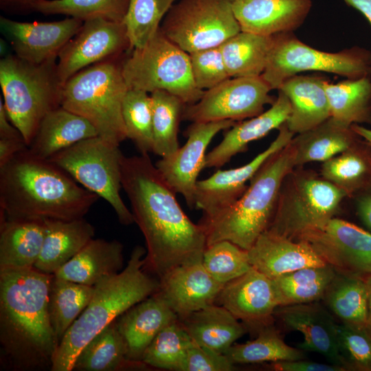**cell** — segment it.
I'll list each match as a JSON object with an SVG mask.
<instances>
[{
  "label": "cell",
  "mask_w": 371,
  "mask_h": 371,
  "mask_svg": "<svg viewBox=\"0 0 371 371\" xmlns=\"http://www.w3.org/2000/svg\"><path fill=\"white\" fill-rule=\"evenodd\" d=\"M122 184L145 240L146 271L159 280L178 265L203 259L204 227L184 213L148 153L124 157Z\"/></svg>",
  "instance_id": "6da1fadb"
},
{
  "label": "cell",
  "mask_w": 371,
  "mask_h": 371,
  "mask_svg": "<svg viewBox=\"0 0 371 371\" xmlns=\"http://www.w3.org/2000/svg\"><path fill=\"white\" fill-rule=\"evenodd\" d=\"M52 276L34 267L0 271L1 353L8 368H52L59 345L48 311Z\"/></svg>",
  "instance_id": "7a4b0ae2"
},
{
  "label": "cell",
  "mask_w": 371,
  "mask_h": 371,
  "mask_svg": "<svg viewBox=\"0 0 371 371\" xmlns=\"http://www.w3.org/2000/svg\"><path fill=\"white\" fill-rule=\"evenodd\" d=\"M98 198L28 147L0 167V212L9 218H82Z\"/></svg>",
  "instance_id": "3957f363"
},
{
  "label": "cell",
  "mask_w": 371,
  "mask_h": 371,
  "mask_svg": "<svg viewBox=\"0 0 371 371\" xmlns=\"http://www.w3.org/2000/svg\"><path fill=\"white\" fill-rule=\"evenodd\" d=\"M146 252L143 247L135 246L120 273L94 286L90 302L60 341L52 371L73 370L78 354L93 337L131 307L159 291V279L144 269Z\"/></svg>",
  "instance_id": "277c9868"
},
{
  "label": "cell",
  "mask_w": 371,
  "mask_h": 371,
  "mask_svg": "<svg viewBox=\"0 0 371 371\" xmlns=\"http://www.w3.org/2000/svg\"><path fill=\"white\" fill-rule=\"evenodd\" d=\"M291 142L271 155L249 181L243 194L215 215L203 218L207 246L230 241L249 250L271 221L282 183L294 168Z\"/></svg>",
  "instance_id": "5b68a950"
},
{
  "label": "cell",
  "mask_w": 371,
  "mask_h": 371,
  "mask_svg": "<svg viewBox=\"0 0 371 371\" xmlns=\"http://www.w3.org/2000/svg\"><path fill=\"white\" fill-rule=\"evenodd\" d=\"M0 86L8 117L28 146L45 116L61 106L57 59L34 64L8 54L0 60Z\"/></svg>",
  "instance_id": "8992f818"
},
{
  "label": "cell",
  "mask_w": 371,
  "mask_h": 371,
  "mask_svg": "<svg viewBox=\"0 0 371 371\" xmlns=\"http://www.w3.org/2000/svg\"><path fill=\"white\" fill-rule=\"evenodd\" d=\"M128 90L113 59L87 67L63 85L61 106L85 118L98 135L119 145L127 138L122 107Z\"/></svg>",
  "instance_id": "52a82bcc"
},
{
  "label": "cell",
  "mask_w": 371,
  "mask_h": 371,
  "mask_svg": "<svg viewBox=\"0 0 371 371\" xmlns=\"http://www.w3.org/2000/svg\"><path fill=\"white\" fill-rule=\"evenodd\" d=\"M347 194L314 171L294 168L284 178L266 231L295 240L335 217Z\"/></svg>",
  "instance_id": "ba28073f"
},
{
  "label": "cell",
  "mask_w": 371,
  "mask_h": 371,
  "mask_svg": "<svg viewBox=\"0 0 371 371\" xmlns=\"http://www.w3.org/2000/svg\"><path fill=\"white\" fill-rule=\"evenodd\" d=\"M121 63L128 89L151 93L162 90L179 97L186 104L199 101L204 91L195 85L189 54L161 32L140 48H133Z\"/></svg>",
  "instance_id": "9c48e42d"
},
{
  "label": "cell",
  "mask_w": 371,
  "mask_h": 371,
  "mask_svg": "<svg viewBox=\"0 0 371 371\" xmlns=\"http://www.w3.org/2000/svg\"><path fill=\"white\" fill-rule=\"evenodd\" d=\"M117 145L99 135L85 139L56 153L49 161L76 182L105 200L124 225L134 222L120 194L124 155Z\"/></svg>",
  "instance_id": "30bf717a"
},
{
  "label": "cell",
  "mask_w": 371,
  "mask_h": 371,
  "mask_svg": "<svg viewBox=\"0 0 371 371\" xmlns=\"http://www.w3.org/2000/svg\"><path fill=\"white\" fill-rule=\"evenodd\" d=\"M316 71L355 79L371 76V52L358 46L337 52L316 49L293 32L273 35V43L261 76L271 89L300 72Z\"/></svg>",
  "instance_id": "8fae6325"
},
{
  "label": "cell",
  "mask_w": 371,
  "mask_h": 371,
  "mask_svg": "<svg viewBox=\"0 0 371 371\" xmlns=\"http://www.w3.org/2000/svg\"><path fill=\"white\" fill-rule=\"evenodd\" d=\"M160 30L188 54L219 47L241 31L231 0H179L166 14Z\"/></svg>",
  "instance_id": "7c38bea8"
},
{
  "label": "cell",
  "mask_w": 371,
  "mask_h": 371,
  "mask_svg": "<svg viewBox=\"0 0 371 371\" xmlns=\"http://www.w3.org/2000/svg\"><path fill=\"white\" fill-rule=\"evenodd\" d=\"M271 88L260 76L229 78L204 91L201 99L186 104L182 120L207 122L221 120L242 121L255 117L271 105L276 98Z\"/></svg>",
  "instance_id": "4fadbf2b"
},
{
  "label": "cell",
  "mask_w": 371,
  "mask_h": 371,
  "mask_svg": "<svg viewBox=\"0 0 371 371\" xmlns=\"http://www.w3.org/2000/svg\"><path fill=\"white\" fill-rule=\"evenodd\" d=\"M295 240L307 243L338 271L371 275V232L352 223L333 217Z\"/></svg>",
  "instance_id": "5bb4252c"
},
{
  "label": "cell",
  "mask_w": 371,
  "mask_h": 371,
  "mask_svg": "<svg viewBox=\"0 0 371 371\" xmlns=\"http://www.w3.org/2000/svg\"><path fill=\"white\" fill-rule=\"evenodd\" d=\"M129 49L131 46L123 22L101 18L84 21L58 56L59 79L63 85L80 70L116 58Z\"/></svg>",
  "instance_id": "9a60e30c"
},
{
  "label": "cell",
  "mask_w": 371,
  "mask_h": 371,
  "mask_svg": "<svg viewBox=\"0 0 371 371\" xmlns=\"http://www.w3.org/2000/svg\"><path fill=\"white\" fill-rule=\"evenodd\" d=\"M233 120L192 122L186 131L187 141L168 157L155 165L168 186L183 196L187 205L194 207V195L198 176L205 168L206 150L219 132L236 124Z\"/></svg>",
  "instance_id": "2e32d148"
},
{
  "label": "cell",
  "mask_w": 371,
  "mask_h": 371,
  "mask_svg": "<svg viewBox=\"0 0 371 371\" xmlns=\"http://www.w3.org/2000/svg\"><path fill=\"white\" fill-rule=\"evenodd\" d=\"M276 139L249 163L236 168L218 170L210 177L199 180L194 195V207L211 217L235 202L247 188L249 181L264 163L285 147L295 134L283 124Z\"/></svg>",
  "instance_id": "e0dca14e"
},
{
  "label": "cell",
  "mask_w": 371,
  "mask_h": 371,
  "mask_svg": "<svg viewBox=\"0 0 371 371\" xmlns=\"http://www.w3.org/2000/svg\"><path fill=\"white\" fill-rule=\"evenodd\" d=\"M83 21L67 17L52 22H21L0 16L2 33L19 58L41 64L58 56L65 45L78 32Z\"/></svg>",
  "instance_id": "ac0fdd59"
},
{
  "label": "cell",
  "mask_w": 371,
  "mask_h": 371,
  "mask_svg": "<svg viewBox=\"0 0 371 371\" xmlns=\"http://www.w3.org/2000/svg\"><path fill=\"white\" fill-rule=\"evenodd\" d=\"M216 302L258 330L271 324L280 306L273 280L253 267L224 284Z\"/></svg>",
  "instance_id": "d6986e66"
},
{
  "label": "cell",
  "mask_w": 371,
  "mask_h": 371,
  "mask_svg": "<svg viewBox=\"0 0 371 371\" xmlns=\"http://www.w3.org/2000/svg\"><path fill=\"white\" fill-rule=\"evenodd\" d=\"M159 280L158 292L179 319L215 303L224 286L209 274L203 259L178 265Z\"/></svg>",
  "instance_id": "ffe728a7"
},
{
  "label": "cell",
  "mask_w": 371,
  "mask_h": 371,
  "mask_svg": "<svg viewBox=\"0 0 371 371\" xmlns=\"http://www.w3.org/2000/svg\"><path fill=\"white\" fill-rule=\"evenodd\" d=\"M274 314L286 328L302 334L303 341L297 348L319 353L330 363L343 367L337 341V324L322 304L314 302L280 306Z\"/></svg>",
  "instance_id": "44dd1931"
},
{
  "label": "cell",
  "mask_w": 371,
  "mask_h": 371,
  "mask_svg": "<svg viewBox=\"0 0 371 371\" xmlns=\"http://www.w3.org/2000/svg\"><path fill=\"white\" fill-rule=\"evenodd\" d=\"M241 31L265 36L293 32L307 18L312 0H231Z\"/></svg>",
  "instance_id": "7402d4cb"
},
{
  "label": "cell",
  "mask_w": 371,
  "mask_h": 371,
  "mask_svg": "<svg viewBox=\"0 0 371 371\" xmlns=\"http://www.w3.org/2000/svg\"><path fill=\"white\" fill-rule=\"evenodd\" d=\"M178 319L158 291L125 311L115 324L126 344L127 359L142 362L146 349L158 333Z\"/></svg>",
  "instance_id": "603a6c76"
},
{
  "label": "cell",
  "mask_w": 371,
  "mask_h": 371,
  "mask_svg": "<svg viewBox=\"0 0 371 371\" xmlns=\"http://www.w3.org/2000/svg\"><path fill=\"white\" fill-rule=\"evenodd\" d=\"M291 112L289 98L278 90L270 108L247 120L239 121L225 132L221 142L205 157V168H221L236 155L245 151L248 144L286 123Z\"/></svg>",
  "instance_id": "cb8c5ba5"
},
{
  "label": "cell",
  "mask_w": 371,
  "mask_h": 371,
  "mask_svg": "<svg viewBox=\"0 0 371 371\" xmlns=\"http://www.w3.org/2000/svg\"><path fill=\"white\" fill-rule=\"evenodd\" d=\"M251 267L271 279L286 273L326 263L301 240H292L268 231L248 250Z\"/></svg>",
  "instance_id": "d4e9b609"
},
{
  "label": "cell",
  "mask_w": 371,
  "mask_h": 371,
  "mask_svg": "<svg viewBox=\"0 0 371 371\" xmlns=\"http://www.w3.org/2000/svg\"><path fill=\"white\" fill-rule=\"evenodd\" d=\"M328 79L321 75H295L284 81L280 88L289 100L291 114L286 122L295 135L315 127L330 117L325 90Z\"/></svg>",
  "instance_id": "484cf974"
},
{
  "label": "cell",
  "mask_w": 371,
  "mask_h": 371,
  "mask_svg": "<svg viewBox=\"0 0 371 371\" xmlns=\"http://www.w3.org/2000/svg\"><path fill=\"white\" fill-rule=\"evenodd\" d=\"M122 244L117 240L92 238L54 276L94 286L123 269Z\"/></svg>",
  "instance_id": "4316f807"
},
{
  "label": "cell",
  "mask_w": 371,
  "mask_h": 371,
  "mask_svg": "<svg viewBox=\"0 0 371 371\" xmlns=\"http://www.w3.org/2000/svg\"><path fill=\"white\" fill-rule=\"evenodd\" d=\"M0 213V271L33 268L43 243L45 220L9 218Z\"/></svg>",
  "instance_id": "83f0119b"
},
{
  "label": "cell",
  "mask_w": 371,
  "mask_h": 371,
  "mask_svg": "<svg viewBox=\"0 0 371 371\" xmlns=\"http://www.w3.org/2000/svg\"><path fill=\"white\" fill-rule=\"evenodd\" d=\"M45 234L34 267L54 275L76 255L95 234L93 226L84 218L71 221L46 219Z\"/></svg>",
  "instance_id": "f1b7e54d"
},
{
  "label": "cell",
  "mask_w": 371,
  "mask_h": 371,
  "mask_svg": "<svg viewBox=\"0 0 371 371\" xmlns=\"http://www.w3.org/2000/svg\"><path fill=\"white\" fill-rule=\"evenodd\" d=\"M97 135L95 128L85 118L60 106L43 119L28 150L48 159L81 140Z\"/></svg>",
  "instance_id": "f546056e"
},
{
  "label": "cell",
  "mask_w": 371,
  "mask_h": 371,
  "mask_svg": "<svg viewBox=\"0 0 371 371\" xmlns=\"http://www.w3.org/2000/svg\"><path fill=\"white\" fill-rule=\"evenodd\" d=\"M179 320L194 344L225 355L246 331L228 310L215 303Z\"/></svg>",
  "instance_id": "4dcf8cb0"
},
{
  "label": "cell",
  "mask_w": 371,
  "mask_h": 371,
  "mask_svg": "<svg viewBox=\"0 0 371 371\" xmlns=\"http://www.w3.org/2000/svg\"><path fill=\"white\" fill-rule=\"evenodd\" d=\"M359 137L351 126L330 117L315 127L293 136L291 144L294 149L295 166L324 162L346 150Z\"/></svg>",
  "instance_id": "1f68e13d"
},
{
  "label": "cell",
  "mask_w": 371,
  "mask_h": 371,
  "mask_svg": "<svg viewBox=\"0 0 371 371\" xmlns=\"http://www.w3.org/2000/svg\"><path fill=\"white\" fill-rule=\"evenodd\" d=\"M320 175L348 197L371 185V144L359 137L344 151L323 162Z\"/></svg>",
  "instance_id": "d6a6232c"
},
{
  "label": "cell",
  "mask_w": 371,
  "mask_h": 371,
  "mask_svg": "<svg viewBox=\"0 0 371 371\" xmlns=\"http://www.w3.org/2000/svg\"><path fill=\"white\" fill-rule=\"evenodd\" d=\"M147 366L143 362L127 359L126 346L115 320L82 348L75 359L73 370L115 371Z\"/></svg>",
  "instance_id": "836d02e7"
},
{
  "label": "cell",
  "mask_w": 371,
  "mask_h": 371,
  "mask_svg": "<svg viewBox=\"0 0 371 371\" xmlns=\"http://www.w3.org/2000/svg\"><path fill=\"white\" fill-rule=\"evenodd\" d=\"M273 43V36L240 31L219 47L230 78L260 76Z\"/></svg>",
  "instance_id": "e575fe53"
},
{
  "label": "cell",
  "mask_w": 371,
  "mask_h": 371,
  "mask_svg": "<svg viewBox=\"0 0 371 371\" xmlns=\"http://www.w3.org/2000/svg\"><path fill=\"white\" fill-rule=\"evenodd\" d=\"M330 117L344 125H371V76L325 84Z\"/></svg>",
  "instance_id": "d590c367"
},
{
  "label": "cell",
  "mask_w": 371,
  "mask_h": 371,
  "mask_svg": "<svg viewBox=\"0 0 371 371\" xmlns=\"http://www.w3.org/2000/svg\"><path fill=\"white\" fill-rule=\"evenodd\" d=\"M322 300L342 324L366 328L368 306L366 276L337 271Z\"/></svg>",
  "instance_id": "8d00e7d4"
},
{
  "label": "cell",
  "mask_w": 371,
  "mask_h": 371,
  "mask_svg": "<svg viewBox=\"0 0 371 371\" xmlns=\"http://www.w3.org/2000/svg\"><path fill=\"white\" fill-rule=\"evenodd\" d=\"M336 274L337 270L326 264L304 267L272 279L279 305L317 302L322 299Z\"/></svg>",
  "instance_id": "74e56055"
},
{
  "label": "cell",
  "mask_w": 371,
  "mask_h": 371,
  "mask_svg": "<svg viewBox=\"0 0 371 371\" xmlns=\"http://www.w3.org/2000/svg\"><path fill=\"white\" fill-rule=\"evenodd\" d=\"M95 286L74 282L52 276L48 299L49 319L59 341L87 306Z\"/></svg>",
  "instance_id": "f35d334b"
},
{
  "label": "cell",
  "mask_w": 371,
  "mask_h": 371,
  "mask_svg": "<svg viewBox=\"0 0 371 371\" xmlns=\"http://www.w3.org/2000/svg\"><path fill=\"white\" fill-rule=\"evenodd\" d=\"M304 352L286 344L269 324L258 329L256 339L244 344L234 343L225 355L234 364L258 363L303 359Z\"/></svg>",
  "instance_id": "ab89813d"
},
{
  "label": "cell",
  "mask_w": 371,
  "mask_h": 371,
  "mask_svg": "<svg viewBox=\"0 0 371 371\" xmlns=\"http://www.w3.org/2000/svg\"><path fill=\"white\" fill-rule=\"evenodd\" d=\"M153 112V153L168 157L179 148L178 132L186 104L166 91L150 93Z\"/></svg>",
  "instance_id": "60d3db41"
},
{
  "label": "cell",
  "mask_w": 371,
  "mask_h": 371,
  "mask_svg": "<svg viewBox=\"0 0 371 371\" xmlns=\"http://www.w3.org/2000/svg\"><path fill=\"white\" fill-rule=\"evenodd\" d=\"M193 343L178 319L158 333L146 349L142 361L155 368L183 371L188 351Z\"/></svg>",
  "instance_id": "b9f144b4"
},
{
  "label": "cell",
  "mask_w": 371,
  "mask_h": 371,
  "mask_svg": "<svg viewBox=\"0 0 371 371\" xmlns=\"http://www.w3.org/2000/svg\"><path fill=\"white\" fill-rule=\"evenodd\" d=\"M129 0H41L34 12L43 15H64L86 21L101 18L123 22Z\"/></svg>",
  "instance_id": "7bdbcfd3"
},
{
  "label": "cell",
  "mask_w": 371,
  "mask_h": 371,
  "mask_svg": "<svg viewBox=\"0 0 371 371\" xmlns=\"http://www.w3.org/2000/svg\"><path fill=\"white\" fill-rule=\"evenodd\" d=\"M177 0H129L123 23L131 49L140 48L159 30Z\"/></svg>",
  "instance_id": "ee69618b"
},
{
  "label": "cell",
  "mask_w": 371,
  "mask_h": 371,
  "mask_svg": "<svg viewBox=\"0 0 371 371\" xmlns=\"http://www.w3.org/2000/svg\"><path fill=\"white\" fill-rule=\"evenodd\" d=\"M122 114L127 138L141 154L153 151V112L150 93L128 89L122 103Z\"/></svg>",
  "instance_id": "f6af8a7d"
},
{
  "label": "cell",
  "mask_w": 371,
  "mask_h": 371,
  "mask_svg": "<svg viewBox=\"0 0 371 371\" xmlns=\"http://www.w3.org/2000/svg\"><path fill=\"white\" fill-rule=\"evenodd\" d=\"M203 265L209 274L223 284L252 268L248 250L228 240L207 245L203 255Z\"/></svg>",
  "instance_id": "bcb514c9"
},
{
  "label": "cell",
  "mask_w": 371,
  "mask_h": 371,
  "mask_svg": "<svg viewBox=\"0 0 371 371\" xmlns=\"http://www.w3.org/2000/svg\"><path fill=\"white\" fill-rule=\"evenodd\" d=\"M342 366L346 371H371V336L366 328L337 326Z\"/></svg>",
  "instance_id": "7dc6e473"
},
{
  "label": "cell",
  "mask_w": 371,
  "mask_h": 371,
  "mask_svg": "<svg viewBox=\"0 0 371 371\" xmlns=\"http://www.w3.org/2000/svg\"><path fill=\"white\" fill-rule=\"evenodd\" d=\"M192 77L201 90L212 89L229 78L220 47L189 54Z\"/></svg>",
  "instance_id": "c3c4849f"
},
{
  "label": "cell",
  "mask_w": 371,
  "mask_h": 371,
  "mask_svg": "<svg viewBox=\"0 0 371 371\" xmlns=\"http://www.w3.org/2000/svg\"><path fill=\"white\" fill-rule=\"evenodd\" d=\"M234 368L225 354L193 343L188 351L183 371H232Z\"/></svg>",
  "instance_id": "681fc988"
},
{
  "label": "cell",
  "mask_w": 371,
  "mask_h": 371,
  "mask_svg": "<svg viewBox=\"0 0 371 371\" xmlns=\"http://www.w3.org/2000/svg\"><path fill=\"white\" fill-rule=\"evenodd\" d=\"M303 359L271 363L270 368L278 371H346L339 366L322 363Z\"/></svg>",
  "instance_id": "f907efd6"
},
{
  "label": "cell",
  "mask_w": 371,
  "mask_h": 371,
  "mask_svg": "<svg viewBox=\"0 0 371 371\" xmlns=\"http://www.w3.org/2000/svg\"><path fill=\"white\" fill-rule=\"evenodd\" d=\"M355 210L361 222L371 232V185L352 196Z\"/></svg>",
  "instance_id": "816d5d0a"
},
{
  "label": "cell",
  "mask_w": 371,
  "mask_h": 371,
  "mask_svg": "<svg viewBox=\"0 0 371 371\" xmlns=\"http://www.w3.org/2000/svg\"><path fill=\"white\" fill-rule=\"evenodd\" d=\"M27 147L23 137L0 138V167L4 166L16 154Z\"/></svg>",
  "instance_id": "f5cc1de1"
},
{
  "label": "cell",
  "mask_w": 371,
  "mask_h": 371,
  "mask_svg": "<svg viewBox=\"0 0 371 371\" xmlns=\"http://www.w3.org/2000/svg\"><path fill=\"white\" fill-rule=\"evenodd\" d=\"M41 0H0V9L14 15L34 12V5Z\"/></svg>",
  "instance_id": "db71d44e"
},
{
  "label": "cell",
  "mask_w": 371,
  "mask_h": 371,
  "mask_svg": "<svg viewBox=\"0 0 371 371\" xmlns=\"http://www.w3.org/2000/svg\"><path fill=\"white\" fill-rule=\"evenodd\" d=\"M23 137L19 131L12 124L5 111L1 96L0 97V138H15Z\"/></svg>",
  "instance_id": "11a10c76"
},
{
  "label": "cell",
  "mask_w": 371,
  "mask_h": 371,
  "mask_svg": "<svg viewBox=\"0 0 371 371\" xmlns=\"http://www.w3.org/2000/svg\"><path fill=\"white\" fill-rule=\"evenodd\" d=\"M344 1L361 12L371 25V0H344Z\"/></svg>",
  "instance_id": "9f6ffc18"
},
{
  "label": "cell",
  "mask_w": 371,
  "mask_h": 371,
  "mask_svg": "<svg viewBox=\"0 0 371 371\" xmlns=\"http://www.w3.org/2000/svg\"><path fill=\"white\" fill-rule=\"evenodd\" d=\"M368 288V306L366 321V329L371 336V275L366 276Z\"/></svg>",
  "instance_id": "6f0895ef"
},
{
  "label": "cell",
  "mask_w": 371,
  "mask_h": 371,
  "mask_svg": "<svg viewBox=\"0 0 371 371\" xmlns=\"http://www.w3.org/2000/svg\"><path fill=\"white\" fill-rule=\"evenodd\" d=\"M351 127L361 137L371 144V128L360 124H352Z\"/></svg>",
  "instance_id": "680465c9"
}]
</instances>
